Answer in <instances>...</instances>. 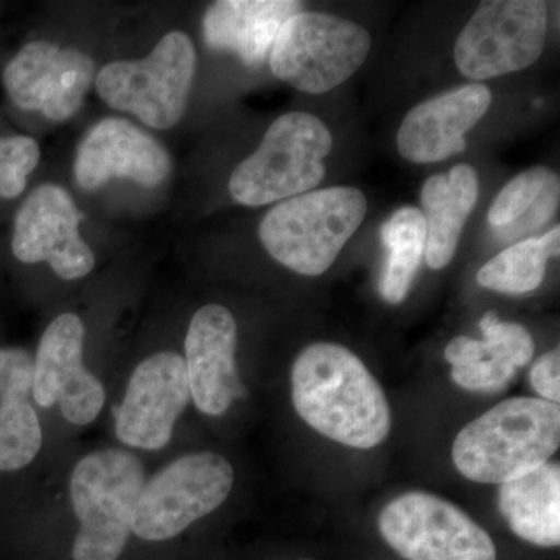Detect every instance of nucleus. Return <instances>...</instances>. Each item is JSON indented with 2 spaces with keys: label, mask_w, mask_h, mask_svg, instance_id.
I'll return each instance as SVG.
<instances>
[{
  "label": "nucleus",
  "mask_w": 560,
  "mask_h": 560,
  "mask_svg": "<svg viewBox=\"0 0 560 560\" xmlns=\"http://www.w3.org/2000/svg\"><path fill=\"white\" fill-rule=\"evenodd\" d=\"M478 175L470 165L453 167L447 175L425 180L420 194L427 226L425 259L433 270L451 264L464 224L478 200Z\"/></svg>",
  "instance_id": "aec40b11"
},
{
  "label": "nucleus",
  "mask_w": 560,
  "mask_h": 560,
  "mask_svg": "<svg viewBox=\"0 0 560 560\" xmlns=\"http://www.w3.org/2000/svg\"><path fill=\"white\" fill-rule=\"evenodd\" d=\"M145 485L142 463L130 452L102 451L84 456L73 469L70 497L80 529L73 560H117L132 530Z\"/></svg>",
  "instance_id": "39448f33"
},
{
  "label": "nucleus",
  "mask_w": 560,
  "mask_h": 560,
  "mask_svg": "<svg viewBox=\"0 0 560 560\" xmlns=\"http://www.w3.org/2000/svg\"><path fill=\"white\" fill-rule=\"evenodd\" d=\"M171 171L164 147L119 117L97 121L81 139L73 162V175L83 190L101 189L117 178L151 189L164 183Z\"/></svg>",
  "instance_id": "2eb2a0df"
},
{
  "label": "nucleus",
  "mask_w": 560,
  "mask_h": 560,
  "mask_svg": "<svg viewBox=\"0 0 560 560\" xmlns=\"http://www.w3.org/2000/svg\"><path fill=\"white\" fill-rule=\"evenodd\" d=\"M368 212L353 187L307 191L275 206L261 220L259 237L272 259L304 276L329 270Z\"/></svg>",
  "instance_id": "7ed1b4c3"
},
{
  "label": "nucleus",
  "mask_w": 560,
  "mask_h": 560,
  "mask_svg": "<svg viewBox=\"0 0 560 560\" xmlns=\"http://www.w3.org/2000/svg\"><path fill=\"white\" fill-rule=\"evenodd\" d=\"M550 173L547 167H534L508 183L490 206V226L501 228L522 217L539 197Z\"/></svg>",
  "instance_id": "393cba45"
},
{
  "label": "nucleus",
  "mask_w": 560,
  "mask_h": 560,
  "mask_svg": "<svg viewBox=\"0 0 560 560\" xmlns=\"http://www.w3.org/2000/svg\"><path fill=\"white\" fill-rule=\"evenodd\" d=\"M560 353L559 348L545 353L530 370V385L540 399L558 404L560 400Z\"/></svg>",
  "instance_id": "c85d7f7f"
},
{
  "label": "nucleus",
  "mask_w": 560,
  "mask_h": 560,
  "mask_svg": "<svg viewBox=\"0 0 560 560\" xmlns=\"http://www.w3.org/2000/svg\"><path fill=\"white\" fill-rule=\"evenodd\" d=\"M371 36L345 18L301 11L283 22L270 54L275 77L307 94L340 86L368 60Z\"/></svg>",
  "instance_id": "0eeeda50"
},
{
  "label": "nucleus",
  "mask_w": 560,
  "mask_h": 560,
  "mask_svg": "<svg viewBox=\"0 0 560 560\" xmlns=\"http://www.w3.org/2000/svg\"><path fill=\"white\" fill-rule=\"evenodd\" d=\"M40 158L38 142L28 136L0 138V197H20Z\"/></svg>",
  "instance_id": "b1692460"
},
{
  "label": "nucleus",
  "mask_w": 560,
  "mask_h": 560,
  "mask_svg": "<svg viewBox=\"0 0 560 560\" xmlns=\"http://www.w3.org/2000/svg\"><path fill=\"white\" fill-rule=\"evenodd\" d=\"M95 77V62L83 51L35 40L7 65L3 86L21 109L62 121L79 113Z\"/></svg>",
  "instance_id": "9b49d317"
},
{
  "label": "nucleus",
  "mask_w": 560,
  "mask_h": 560,
  "mask_svg": "<svg viewBox=\"0 0 560 560\" xmlns=\"http://www.w3.org/2000/svg\"><path fill=\"white\" fill-rule=\"evenodd\" d=\"M488 359L510 360L515 368L526 366L533 359L534 341L521 324L501 323L493 312L480 320Z\"/></svg>",
  "instance_id": "a878e982"
},
{
  "label": "nucleus",
  "mask_w": 560,
  "mask_h": 560,
  "mask_svg": "<svg viewBox=\"0 0 560 560\" xmlns=\"http://www.w3.org/2000/svg\"><path fill=\"white\" fill-rule=\"evenodd\" d=\"M291 399L305 423L353 448L375 447L390 430L388 400L363 361L349 349L316 342L291 370Z\"/></svg>",
  "instance_id": "f257e3e1"
},
{
  "label": "nucleus",
  "mask_w": 560,
  "mask_h": 560,
  "mask_svg": "<svg viewBox=\"0 0 560 560\" xmlns=\"http://www.w3.org/2000/svg\"><path fill=\"white\" fill-rule=\"evenodd\" d=\"M492 103L486 84H466L412 108L397 132L401 158L433 164L466 150V135L485 117Z\"/></svg>",
  "instance_id": "f3484780"
},
{
  "label": "nucleus",
  "mask_w": 560,
  "mask_h": 560,
  "mask_svg": "<svg viewBox=\"0 0 560 560\" xmlns=\"http://www.w3.org/2000/svg\"><path fill=\"white\" fill-rule=\"evenodd\" d=\"M331 147L334 138L318 117L307 113L280 116L265 132L259 149L232 173V198L259 208L307 194L326 176L324 158Z\"/></svg>",
  "instance_id": "20e7f679"
},
{
  "label": "nucleus",
  "mask_w": 560,
  "mask_h": 560,
  "mask_svg": "<svg viewBox=\"0 0 560 560\" xmlns=\"http://www.w3.org/2000/svg\"><path fill=\"white\" fill-rule=\"evenodd\" d=\"M195 68L194 43L173 31L143 60L106 65L95 77V90L110 108L130 113L154 130H168L186 110Z\"/></svg>",
  "instance_id": "423d86ee"
},
{
  "label": "nucleus",
  "mask_w": 560,
  "mask_h": 560,
  "mask_svg": "<svg viewBox=\"0 0 560 560\" xmlns=\"http://www.w3.org/2000/svg\"><path fill=\"white\" fill-rule=\"evenodd\" d=\"M381 237L386 259L378 290L388 304H400L425 256L427 226L422 212L411 206L396 210L383 223Z\"/></svg>",
  "instance_id": "4be33fe9"
},
{
  "label": "nucleus",
  "mask_w": 560,
  "mask_h": 560,
  "mask_svg": "<svg viewBox=\"0 0 560 560\" xmlns=\"http://www.w3.org/2000/svg\"><path fill=\"white\" fill-rule=\"evenodd\" d=\"M189 399L184 357L176 352L154 353L132 372L127 396L116 411L117 438L145 451L164 447Z\"/></svg>",
  "instance_id": "4468645a"
},
{
  "label": "nucleus",
  "mask_w": 560,
  "mask_h": 560,
  "mask_svg": "<svg viewBox=\"0 0 560 560\" xmlns=\"http://www.w3.org/2000/svg\"><path fill=\"white\" fill-rule=\"evenodd\" d=\"M294 0H220L202 18V36L213 50H231L248 66L270 57L283 22L301 13Z\"/></svg>",
  "instance_id": "a211bd4d"
},
{
  "label": "nucleus",
  "mask_w": 560,
  "mask_h": 560,
  "mask_svg": "<svg viewBox=\"0 0 560 560\" xmlns=\"http://www.w3.org/2000/svg\"><path fill=\"white\" fill-rule=\"evenodd\" d=\"M237 324L226 307L209 304L195 313L186 337V371L198 410L220 416L243 396L235 368Z\"/></svg>",
  "instance_id": "dca6fc26"
},
{
  "label": "nucleus",
  "mask_w": 560,
  "mask_h": 560,
  "mask_svg": "<svg viewBox=\"0 0 560 560\" xmlns=\"http://www.w3.org/2000/svg\"><path fill=\"white\" fill-rule=\"evenodd\" d=\"M559 444V405L515 397L459 431L453 463L471 481L503 485L547 464Z\"/></svg>",
  "instance_id": "f03ea898"
},
{
  "label": "nucleus",
  "mask_w": 560,
  "mask_h": 560,
  "mask_svg": "<svg viewBox=\"0 0 560 560\" xmlns=\"http://www.w3.org/2000/svg\"><path fill=\"white\" fill-rule=\"evenodd\" d=\"M545 39V2H482L456 39V66L464 77L471 80H489L518 72L539 60Z\"/></svg>",
  "instance_id": "1a4fd4ad"
},
{
  "label": "nucleus",
  "mask_w": 560,
  "mask_h": 560,
  "mask_svg": "<svg viewBox=\"0 0 560 560\" xmlns=\"http://www.w3.org/2000/svg\"><path fill=\"white\" fill-rule=\"evenodd\" d=\"M234 470L217 453H195L173 460L143 485L132 533L145 540H168L230 497Z\"/></svg>",
  "instance_id": "6e6552de"
},
{
  "label": "nucleus",
  "mask_w": 560,
  "mask_h": 560,
  "mask_svg": "<svg viewBox=\"0 0 560 560\" xmlns=\"http://www.w3.org/2000/svg\"><path fill=\"white\" fill-rule=\"evenodd\" d=\"M444 355L452 366H467L477 361L488 360L485 342L467 337L453 338L445 348Z\"/></svg>",
  "instance_id": "c756f323"
},
{
  "label": "nucleus",
  "mask_w": 560,
  "mask_h": 560,
  "mask_svg": "<svg viewBox=\"0 0 560 560\" xmlns=\"http://www.w3.org/2000/svg\"><path fill=\"white\" fill-rule=\"evenodd\" d=\"M35 357L25 349H0V471L28 466L40 451L43 431L32 407Z\"/></svg>",
  "instance_id": "6ab92c4d"
},
{
  "label": "nucleus",
  "mask_w": 560,
  "mask_h": 560,
  "mask_svg": "<svg viewBox=\"0 0 560 560\" xmlns=\"http://www.w3.org/2000/svg\"><path fill=\"white\" fill-rule=\"evenodd\" d=\"M499 504L508 525L537 547L560 544V469L547 463L517 480L500 485Z\"/></svg>",
  "instance_id": "412c9836"
},
{
  "label": "nucleus",
  "mask_w": 560,
  "mask_h": 560,
  "mask_svg": "<svg viewBox=\"0 0 560 560\" xmlns=\"http://www.w3.org/2000/svg\"><path fill=\"white\" fill-rule=\"evenodd\" d=\"M559 198V175L551 172L537 200L517 220L512 221L510 224H504V226L495 228V232H493L495 238H499L501 242H512L525 235L526 232L544 226L551 219L552 213L558 210Z\"/></svg>",
  "instance_id": "bb28decb"
},
{
  "label": "nucleus",
  "mask_w": 560,
  "mask_h": 560,
  "mask_svg": "<svg viewBox=\"0 0 560 560\" xmlns=\"http://www.w3.org/2000/svg\"><path fill=\"white\" fill-rule=\"evenodd\" d=\"M517 368L510 360L488 359L467 364V366H453L452 378L460 388L469 390L503 389L514 378Z\"/></svg>",
  "instance_id": "cd10ccee"
},
{
  "label": "nucleus",
  "mask_w": 560,
  "mask_h": 560,
  "mask_svg": "<svg viewBox=\"0 0 560 560\" xmlns=\"http://www.w3.org/2000/svg\"><path fill=\"white\" fill-rule=\"evenodd\" d=\"M559 248V226L541 238L515 243L478 271V283L500 293H529L544 282L547 260L558 257Z\"/></svg>",
  "instance_id": "5701e85b"
},
{
  "label": "nucleus",
  "mask_w": 560,
  "mask_h": 560,
  "mask_svg": "<svg viewBox=\"0 0 560 560\" xmlns=\"http://www.w3.org/2000/svg\"><path fill=\"white\" fill-rule=\"evenodd\" d=\"M84 327L65 313L49 324L35 357L33 399L40 407L60 405L66 420L88 425L105 404V388L83 364Z\"/></svg>",
  "instance_id": "ddd939ff"
},
{
  "label": "nucleus",
  "mask_w": 560,
  "mask_h": 560,
  "mask_svg": "<svg viewBox=\"0 0 560 560\" xmlns=\"http://www.w3.org/2000/svg\"><path fill=\"white\" fill-rule=\"evenodd\" d=\"M302 560H311V559H302Z\"/></svg>",
  "instance_id": "7c9ffc66"
},
{
  "label": "nucleus",
  "mask_w": 560,
  "mask_h": 560,
  "mask_svg": "<svg viewBox=\"0 0 560 560\" xmlns=\"http://www.w3.org/2000/svg\"><path fill=\"white\" fill-rule=\"evenodd\" d=\"M83 215L68 190L43 184L25 198L14 219L11 249L22 264L47 261L58 278L75 280L95 267L91 246L81 238Z\"/></svg>",
  "instance_id": "f8f14e48"
},
{
  "label": "nucleus",
  "mask_w": 560,
  "mask_h": 560,
  "mask_svg": "<svg viewBox=\"0 0 560 560\" xmlns=\"http://www.w3.org/2000/svg\"><path fill=\"white\" fill-rule=\"evenodd\" d=\"M378 528L408 560H497L489 534L458 506L431 493L397 497L382 511Z\"/></svg>",
  "instance_id": "9d476101"
}]
</instances>
